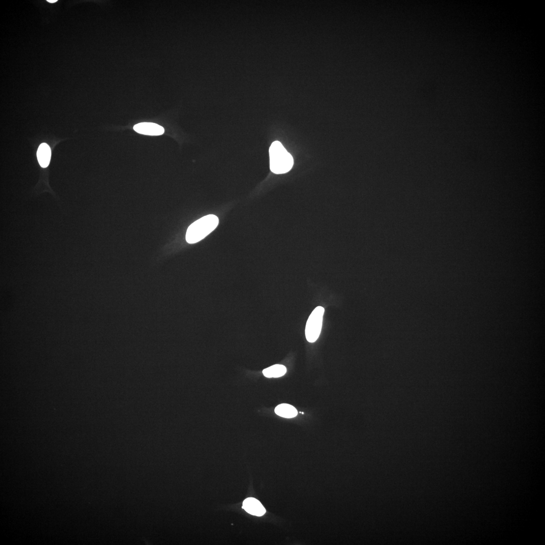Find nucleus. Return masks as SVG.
<instances>
[{"instance_id": "nucleus-1", "label": "nucleus", "mask_w": 545, "mask_h": 545, "mask_svg": "<svg viewBox=\"0 0 545 545\" xmlns=\"http://www.w3.org/2000/svg\"><path fill=\"white\" fill-rule=\"evenodd\" d=\"M269 154L270 166L272 172L276 174H284L292 168L293 157L280 141L272 143L269 149Z\"/></svg>"}, {"instance_id": "nucleus-2", "label": "nucleus", "mask_w": 545, "mask_h": 545, "mask_svg": "<svg viewBox=\"0 0 545 545\" xmlns=\"http://www.w3.org/2000/svg\"><path fill=\"white\" fill-rule=\"evenodd\" d=\"M219 222L218 218L214 215L205 216L194 222L188 229L187 241L190 244L197 243L213 232Z\"/></svg>"}, {"instance_id": "nucleus-3", "label": "nucleus", "mask_w": 545, "mask_h": 545, "mask_svg": "<svg viewBox=\"0 0 545 545\" xmlns=\"http://www.w3.org/2000/svg\"><path fill=\"white\" fill-rule=\"evenodd\" d=\"M325 309L322 307H317L310 316L306 324V337L308 342L314 343L321 334Z\"/></svg>"}, {"instance_id": "nucleus-4", "label": "nucleus", "mask_w": 545, "mask_h": 545, "mask_svg": "<svg viewBox=\"0 0 545 545\" xmlns=\"http://www.w3.org/2000/svg\"><path fill=\"white\" fill-rule=\"evenodd\" d=\"M137 133L151 136L162 135L165 132L164 129L157 124L144 123L137 124L134 128Z\"/></svg>"}, {"instance_id": "nucleus-5", "label": "nucleus", "mask_w": 545, "mask_h": 545, "mask_svg": "<svg viewBox=\"0 0 545 545\" xmlns=\"http://www.w3.org/2000/svg\"><path fill=\"white\" fill-rule=\"evenodd\" d=\"M242 508L249 513L257 517L263 516L266 510L261 503L254 498H248L243 502Z\"/></svg>"}, {"instance_id": "nucleus-6", "label": "nucleus", "mask_w": 545, "mask_h": 545, "mask_svg": "<svg viewBox=\"0 0 545 545\" xmlns=\"http://www.w3.org/2000/svg\"><path fill=\"white\" fill-rule=\"evenodd\" d=\"M37 157L42 167L48 166L51 158V150L47 143H43L40 145L37 151Z\"/></svg>"}, {"instance_id": "nucleus-7", "label": "nucleus", "mask_w": 545, "mask_h": 545, "mask_svg": "<svg viewBox=\"0 0 545 545\" xmlns=\"http://www.w3.org/2000/svg\"><path fill=\"white\" fill-rule=\"evenodd\" d=\"M275 412L278 415L287 418H293L298 414L296 409L288 404L278 405L275 409Z\"/></svg>"}, {"instance_id": "nucleus-8", "label": "nucleus", "mask_w": 545, "mask_h": 545, "mask_svg": "<svg viewBox=\"0 0 545 545\" xmlns=\"http://www.w3.org/2000/svg\"><path fill=\"white\" fill-rule=\"evenodd\" d=\"M287 372L286 368L281 365H275L263 370L264 375L269 378H279L283 376Z\"/></svg>"}, {"instance_id": "nucleus-9", "label": "nucleus", "mask_w": 545, "mask_h": 545, "mask_svg": "<svg viewBox=\"0 0 545 545\" xmlns=\"http://www.w3.org/2000/svg\"><path fill=\"white\" fill-rule=\"evenodd\" d=\"M47 1L51 3H54L57 1V0H47Z\"/></svg>"}]
</instances>
